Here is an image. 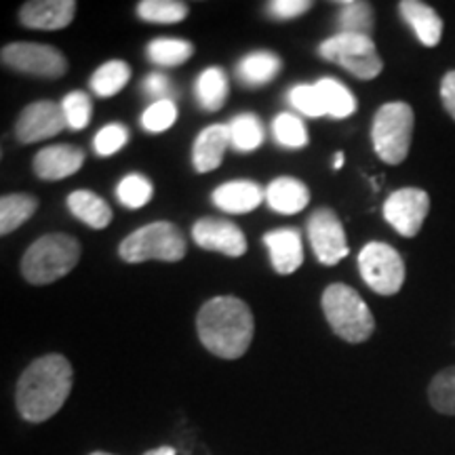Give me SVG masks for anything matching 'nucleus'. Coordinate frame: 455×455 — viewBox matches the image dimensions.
I'll return each mask as SVG.
<instances>
[{
  "mask_svg": "<svg viewBox=\"0 0 455 455\" xmlns=\"http://www.w3.org/2000/svg\"><path fill=\"white\" fill-rule=\"evenodd\" d=\"M228 93H230V83H228L226 72L221 68H207L195 84L196 101L204 112L221 110L228 100Z\"/></svg>",
  "mask_w": 455,
  "mask_h": 455,
  "instance_id": "23",
  "label": "nucleus"
},
{
  "mask_svg": "<svg viewBox=\"0 0 455 455\" xmlns=\"http://www.w3.org/2000/svg\"><path fill=\"white\" fill-rule=\"evenodd\" d=\"M84 163V152L76 146H49L43 148L34 156V173L41 180L57 181L66 180L70 175L81 171Z\"/></svg>",
  "mask_w": 455,
  "mask_h": 455,
  "instance_id": "15",
  "label": "nucleus"
},
{
  "mask_svg": "<svg viewBox=\"0 0 455 455\" xmlns=\"http://www.w3.org/2000/svg\"><path fill=\"white\" fill-rule=\"evenodd\" d=\"M230 146V131L228 124H212L203 129L192 146V164L198 173L215 171L224 161L226 148Z\"/></svg>",
  "mask_w": 455,
  "mask_h": 455,
  "instance_id": "17",
  "label": "nucleus"
},
{
  "mask_svg": "<svg viewBox=\"0 0 455 455\" xmlns=\"http://www.w3.org/2000/svg\"><path fill=\"white\" fill-rule=\"evenodd\" d=\"M264 244L270 251L272 268L278 275H293L299 270L304 261V247H301V236L293 228H278V230L266 232Z\"/></svg>",
  "mask_w": 455,
  "mask_h": 455,
  "instance_id": "16",
  "label": "nucleus"
},
{
  "mask_svg": "<svg viewBox=\"0 0 455 455\" xmlns=\"http://www.w3.org/2000/svg\"><path fill=\"white\" fill-rule=\"evenodd\" d=\"M129 141V131L123 124L112 123L106 124L104 129H100V133L95 135L93 140V148L100 156H112L116 155L121 148Z\"/></svg>",
  "mask_w": 455,
  "mask_h": 455,
  "instance_id": "37",
  "label": "nucleus"
},
{
  "mask_svg": "<svg viewBox=\"0 0 455 455\" xmlns=\"http://www.w3.org/2000/svg\"><path fill=\"white\" fill-rule=\"evenodd\" d=\"M228 131H230V146L238 152L258 150L264 141V127L255 114H238L228 124Z\"/></svg>",
  "mask_w": 455,
  "mask_h": 455,
  "instance_id": "29",
  "label": "nucleus"
},
{
  "mask_svg": "<svg viewBox=\"0 0 455 455\" xmlns=\"http://www.w3.org/2000/svg\"><path fill=\"white\" fill-rule=\"evenodd\" d=\"M339 9L338 28L339 34H361V36H371L375 28V13L371 3L363 0H346V3H335Z\"/></svg>",
  "mask_w": 455,
  "mask_h": 455,
  "instance_id": "24",
  "label": "nucleus"
},
{
  "mask_svg": "<svg viewBox=\"0 0 455 455\" xmlns=\"http://www.w3.org/2000/svg\"><path fill=\"white\" fill-rule=\"evenodd\" d=\"M341 164H344V152H338V155L333 156V169H341Z\"/></svg>",
  "mask_w": 455,
  "mask_h": 455,
  "instance_id": "42",
  "label": "nucleus"
},
{
  "mask_svg": "<svg viewBox=\"0 0 455 455\" xmlns=\"http://www.w3.org/2000/svg\"><path fill=\"white\" fill-rule=\"evenodd\" d=\"M76 15L74 0H32L20 9V21L32 30H64Z\"/></svg>",
  "mask_w": 455,
  "mask_h": 455,
  "instance_id": "14",
  "label": "nucleus"
},
{
  "mask_svg": "<svg viewBox=\"0 0 455 455\" xmlns=\"http://www.w3.org/2000/svg\"><path fill=\"white\" fill-rule=\"evenodd\" d=\"M89 455H114V453H106V451H93V453H89Z\"/></svg>",
  "mask_w": 455,
  "mask_h": 455,
  "instance_id": "43",
  "label": "nucleus"
},
{
  "mask_svg": "<svg viewBox=\"0 0 455 455\" xmlns=\"http://www.w3.org/2000/svg\"><path fill=\"white\" fill-rule=\"evenodd\" d=\"M129 78V64H124L121 60H112L93 72V76H91V89H93L100 98H114L118 91L127 87Z\"/></svg>",
  "mask_w": 455,
  "mask_h": 455,
  "instance_id": "28",
  "label": "nucleus"
},
{
  "mask_svg": "<svg viewBox=\"0 0 455 455\" xmlns=\"http://www.w3.org/2000/svg\"><path fill=\"white\" fill-rule=\"evenodd\" d=\"M308 9H312L310 0H272L268 3L270 15L278 20H293V17L304 15Z\"/></svg>",
  "mask_w": 455,
  "mask_h": 455,
  "instance_id": "38",
  "label": "nucleus"
},
{
  "mask_svg": "<svg viewBox=\"0 0 455 455\" xmlns=\"http://www.w3.org/2000/svg\"><path fill=\"white\" fill-rule=\"evenodd\" d=\"M74 386V369L64 355H44L24 369L15 386V407L21 419L43 424L60 413Z\"/></svg>",
  "mask_w": 455,
  "mask_h": 455,
  "instance_id": "1",
  "label": "nucleus"
},
{
  "mask_svg": "<svg viewBox=\"0 0 455 455\" xmlns=\"http://www.w3.org/2000/svg\"><path fill=\"white\" fill-rule=\"evenodd\" d=\"M61 110H64L66 124L72 131H83L91 121V100L83 91H72L61 101Z\"/></svg>",
  "mask_w": 455,
  "mask_h": 455,
  "instance_id": "34",
  "label": "nucleus"
},
{
  "mask_svg": "<svg viewBox=\"0 0 455 455\" xmlns=\"http://www.w3.org/2000/svg\"><path fill=\"white\" fill-rule=\"evenodd\" d=\"M38 201L32 195H4L0 198V235L7 236L36 213Z\"/></svg>",
  "mask_w": 455,
  "mask_h": 455,
  "instance_id": "25",
  "label": "nucleus"
},
{
  "mask_svg": "<svg viewBox=\"0 0 455 455\" xmlns=\"http://www.w3.org/2000/svg\"><path fill=\"white\" fill-rule=\"evenodd\" d=\"M68 209L76 220L93 230H104L112 221V209L104 198L89 190H76L68 196Z\"/></svg>",
  "mask_w": 455,
  "mask_h": 455,
  "instance_id": "22",
  "label": "nucleus"
},
{
  "mask_svg": "<svg viewBox=\"0 0 455 455\" xmlns=\"http://www.w3.org/2000/svg\"><path fill=\"white\" fill-rule=\"evenodd\" d=\"M186 251V238L180 228L171 221H155V224L138 228L118 247V253L127 264H141L148 259L180 261Z\"/></svg>",
  "mask_w": 455,
  "mask_h": 455,
  "instance_id": "6",
  "label": "nucleus"
},
{
  "mask_svg": "<svg viewBox=\"0 0 455 455\" xmlns=\"http://www.w3.org/2000/svg\"><path fill=\"white\" fill-rule=\"evenodd\" d=\"M428 212L430 196L419 188H401L392 192L384 203V220L405 238L419 235Z\"/></svg>",
  "mask_w": 455,
  "mask_h": 455,
  "instance_id": "10",
  "label": "nucleus"
},
{
  "mask_svg": "<svg viewBox=\"0 0 455 455\" xmlns=\"http://www.w3.org/2000/svg\"><path fill=\"white\" fill-rule=\"evenodd\" d=\"M253 312L243 299L220 295L209 299L196 316L201 344L212 355L235 361L249 350L253 341Z\"/></svg>",
  "mask_w": 455,
  "mask_h": 455,
  "instance_id": "2",
  "label": "nucleus"
},
{
  "mask_svg": "<svg viewBox=\"0 0 455 455\" xmlns=\"http://www.w3.org/2000/svg\"><path fill=\"white\" fill-rule=\"evenodd\" d=\"M266 203L272 212L283 215L299 213L310 203V192L304 181L295 178H278L266 188Z\"/></svg>",
  "mask_w": 455,
  "mask_h": 455,
  "instance_id": "20",
  "label": "nucleus"
},
{
  "mask_svg": "<svg viewBox=\"0 0 455 455\" xmlns=\"http://www.w3.org/2000/svg\"><path fill=\"white\" fill-rule=\"evenodd\" d=\"M289 101L295 110H299L306 116H325V106H323L321 95L315 84H298L289 91Z\"/></svg>",
  "mask_w": 455,
  "mask_h": 455,
  "instance_id": "36",
  "label": "nucleus"
},
{
  "mask_svg": "<svg viewBox=\"0 0 455 455\" xmlns=\"http://www.w3.org/2000/svg\"><path fill=\"white\" fill-rule=\"evenodd\" d=\"M81 243L70 235L41 236L30 244L21 259V275L30 284H51L76 268Z\"/></svg>",
  "mask_w": 455,
  "mask_h": 455,
  "instance_id": "3",
  "label": "nucleus"
},
{
  "mask_svg": "<svg viewBox=\"0 0 455 455\" xmlns=\"http://www.w3.org/2000/svg\"><path fill=\"white\" fill-rule=\"evenodd\" d=\"M308 238L316 259L323 266H335L348 258V238L341 220L331 209H318L308 220Z\"/></svg>",
  "mask_w": 455,
  "mask_h": 455,
  "instance_id": "11",
  "label": "nucleus"
},
{
  "mask_svg": "<svg viewBox=\"0 0 455 455\" xmlns=\"http://www.w3.org/2000/svg\"><path fill=\"white\" fill-rule=\"evenodd\" d=\"M441 101L449 116L455 121V70L447 72L441 81Z\"/></svg>",
  "mask_w": 455,
  "mask_h": 455,
  "instance_id": "39",
  "label": "nucleus"
},
{
  "mask_svg": "<svg viewBox=\"0 0 455 455\" xmlns=\"http://www.w3.org/2000/svg\"><path fill=\"white\" fill-rule=\"evenodd\" d=\"M196 244L207 251L224 253L228 258H241L247 253V236L236 224L220 218H203L192 226Z\"/></svg>",
  "mask_w": 455,
  "mask_h": 455,
  "instance_id": "13",
  "label": "nucleus"
},
{
  "mask_svg": "<svg viewBox=\"0 0 455 455\" xmlns=\"http://www.w3.org/2000/svg\"><path fill=\"white\" fill-rule=\"evenodd\" d=\"M323 312L333 333L348 344H363L375 331V318L367 301L344 283H333L325 289Z\"/></svg>",
  "mask_w": 455,
  "mask_h": 455,
  "instance_id": "4",
  "label": "nucleus"
},
{
  "mask_svg": "<svg viewBox=\"0 0 455 455\" xmlns=\"http://www.w3.org/2000/svg\"><path fill=\"white\" fill-rule=\"evenodd\" d=\"M415 114L405 101H390L375 112L371 141L375 155L388 164H401L409 155L413 140Z\"/></svg>",
  "mask_w": 455,
  "mask_h": 455,
  "instance_id": "5",
  "label": "nucleus"
},
{
  "mask_svg": "<svg viewBox=\"0 0 455 455\" xmlns=\"http://www.w3.org/2000/svg\"><path fill=\"white\" fill-rule=\"evenodd\" d=\"M3 64L11 70L43 78H60L68 72V60L49 44L11 43L3 47Z\"/></svg>",
  "mask_w": 455,
  "mask_h": 455,
  "instance_id": "9",
  "label": "nucleus"
},
{
  "mask_svg": "<svg viewBox=\"0 0 455 455\" xmlns=\"http://www.w3.org/2000/svg\"><path fill=\"white\" fill-rule=\"evenodd\" d=\"M315 87L318 95H321L325 112L331 118H348L356 112L355 95L350 93L348 87L335 81V78H321V81L315 83Z\"/></svg>",
  "mask_w": 455,
  "mask_h": 455,
  "instance_id": "26",
  "label": "nucleus"
},
{
  "mask_svg": "<svg viewBox=\"0 0 455 455\" xmlns=\"http://www.w3.org/2000/svg\"><path fill=\"white\" fill-rule=\"evenodd\" d=\"M66 116L60 104L55 101H36L24 108L15 123V138L20 144L51 140L64 131Z\"/></svg>",
  "mask_w": 455,
  "mask_h": 455,
  "instance_id": "12",
  "label": "nucleus"
},
{
  "mask_svg": "<svg viewBox=\"0 0 455 455\" xmlns=\"http://www.w3.org/2000/svg\"><path fill=\"white\" fill-rule=\"evenodd\" d=\"M152 184L144 175L131 173L127 178L121 180V184L116 188V196L124 207L129 209H141L144 204L150 203L152 198Z\"/></svg>",
  "mask_w": 455,
  "mask_h": 455,
  "instance_id": "33",
  "label": "nucleus"
},
{
  "mask_svg": "<svg viewBox=\"0 0 455 455\" xmlns=\"http://www.w3.org/2000/svg\"><path fill=\"white\" fill-rule=\"evenodd\" d=\"M272 131H275V138L284 148H304L308 144V131H306L301 118L295 114H278L272 123Z\"/></svg>",
  "mask_w": 455,
  "mask_h": 455,
  "instance_id": "32",
  "label": "nucleus"
},
{
  "mask_svg": "<svg viewBox=\"0 0 455 455\" xmlns=\"http://www.w3.org/2000/svg\"><path fill=\"white\" fill-rule=\"evenodd\" d=\"M175 121H178V108L171 100L155 101L141 116V124L150 133H163V131L173 127Z\"/></svg>",
  "mask_w": 455,
  "mask_h": 455,
  "instance_id": "35",
  "label": "nucleus"
},
{
  "mask_svg": "<svg viewBox=\"0 0 455 455\" xmlns=\"http://www.w3.org/2000/svg\"><path fill=\"white\" fill-rule=\"evenodd\" d=\"M144 91L146 95H150V98H156V101L167 100L164 98V95L169 93L167 76H163V74H150V76L144 81Z\"/></svg>",
  "mask_w": 455,
  "mask_h": 455,
  "instance_id": "40",
  "label": "nucleus"
},
{
  "mask_svg": "<svg viewBox=\"0 0 455 455\" xmlns=\"http://www.w3.org/2000/svg\"><path fill=\"white\" fill-rule=\"evenodd\" d=\"M428 403L436 413L455 418V365L441 369L430 379Z\"/></svg>",
  "mask_w": 455,
  "mask_h": 455,
  "instance_id": "30",
  "label": "nucleus"
},
{
  "mask_svg": "<svg viewBox=\"0 0 455 455\" xmlns=\"http://www.w3.org/2000/svg\"><path fill=\"white\" fill-rule=\"evenodd\" d=\"M358 270L369 289L379 295H396L405 283V261L386 243L365 244L358 253Z\"/></svg>",
  "mask_w": 455,
  "mask_h": 455,
  "instance_id": "8",
  "label": "nucleus"
},
{
  "mask_svg": "<svg viewBox=\"0 0 455 455\" xmlns=\"http://www.w3.org/2000/svg\"><path fill=\"white\" fill-rule=\"evenodd\" d=\"M318 55L325 61L338 64L361 81H373L384 70V61L371 36L361 34H335L318 44Z\"/></svg>",
  "mask_w": 455,
  "mask_h": 455,
  "instance_id": "7",
  "label": "nucleus"
},
{
  "mask_svg": "<svg viewBox=\"0 0 455 455\" xmlns=\"http://www.w3.org/2000/svg\"><path fill=\"white\" fill-rule=\"evenodd\" d=\"M144 455H175V449L169 447V445H163V447L150 449V451H146Z\"/></svg>",
  "mask_w": 455,
  "mask_h": 455,
  "instance_id": "41",
  "label": "nucleus"
},
{
  "mask_svg": "<svg viewBox=\"0 0 455 455\" xmlns=\"http://www.w3.org/2000/svg\"><path fill=\"white\" fill-rule=\"evenodd\" d=\"M281 70V57L270 53V51H255V53H249L241 60V64H238V78H241L244 87L258 89L275 81Z\"/></svg>",
  "mask_w": 455,
  "mask_h": 455,
  "instance_id": "21",
  "label": "nucleus"
},
{
  "mask_svg": "<svg viewBox=\"0 0 455 455\" xmlns=\"http://www.w3.org/2000/svg\"><path fill=\"white\" fill-rule=\"evenodd\" d=\"M138 15L148 24H180L188 17V4L178 0H144Z\"/></svg>",
  "mask_w": 455,
  "mask_h": 455,
  "instance_id": "31",
  "label": "nucleus"
},
{
  "mask_svg": "<svg viewBox=\"0 0 455 455\" xmlns=\"http://www.w3.org/2000/svg\"><path fill=\"white\" fill-rule=\"evenodd\" d=\"M148 60L163 68H175L186 64L195 55V44L181 38H156L148 44Z\"/></svg>",
  "mask_w": 455,
  "mask_h": 455,
  "instance_id": "27",
  "label": "nucleus"
},
{
  "mask_svg": "<svg viewBox=\"0 0 455 455\" xmlns=\"http://www.w3.org/2000/svg\"><path fill=\"white\" fill-rule=\"evenodd\" d=\"M398 13H401L405 24L411 28L424 47H436L441 43L443 20L430 4L419 3V0H403L398 4Z\"/></svg>",
  "mask_w": 455,
  "mask_h": 455,
  "instance_id": "19",
  "label": "nucleus"
},
{
  "mask_svg": "<svg viewBox=\"0 0 455 455\" xmlns=\"http://www.w3.org/2000/svg\"><path fill=\"white\" fill-rule=\"evenodd\" d=\"M266 198V192L255 181L236 180L221 184L212 195V201L226 213H249L258 209Z\"/></svg>",
  "mask_w": 455,
  "mask_h": 455,
  "instance_id": "18",
  "label": "nucleus"
}]
</instances>
